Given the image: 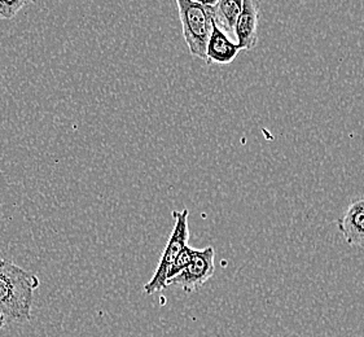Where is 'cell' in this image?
Returning <instances> with one entry per match:
<instances>
[{
	"mask_svg": "<svg viewBox=\"0 0 364 337\" xmlns=\"http://www.w3.org/2000/svg\"><path fill=\"white\" fill-rule=\"evenodd\" d=\"M258 4L253 0H244L240 16L235 25V37L241 51H252L258 42Z\"/></svg>",
	"mask_w": 364,
	"mask_h": 337,
	"instance_id": "cell-5",
	"label": "cell"
},
{
	"mask_svg": "<svg viewBox=\"0 0 364 337\" xmlns=\"http://www.w3.org/2000/svg\"><path fill=\"white\" fill-rule=\"evenodd\" d=\"M30 1L25 0H12V1H4L0 0V20H11L14 18L18 11L26 7Z\"/></svg>",
	"mask_w": 364,
	"mask_h": 337,
	"instance_id": "cell-10",
	"label": "cell"
},
{
	"mask_svg": "<svg viewBox=\"0 0 364 337\" xmlns=\"http://www.w3.org/2000/svg\"><path fill=\"white\" fill-rule=\"evenodd\" d=\"M188 215H190L188 209H183L181 212L179 210L173 212V217L175 220L173 232L168 237L166 248L161 256L160 262H159L154 277L144 286V292L148 296L161 292L168 287V272L174 264L176 257L179 256V253L184 250V247L188 245V239H190Z\"/></svg>",
	"mask_w": 364,
	"mask_h": 337,
	"instance_id": "cell-3",
	"label": "cell"
},
{
	"mask_svg": "<svg viewBox=\"0 0 364 337\" xmlns=\"http://www.w3.org/2000/svg\"><path fill=\"white\" fill-rule=\"evenodd\" d=\"M6 324H7V323H6V321H4V316L0 314V330H1V328H3Z\"/></svg>",
	"mask_w": 364,
	"mask_h": 337,
	"instance_id": "cell-11",
	"label": "cell"
},
{
	"mask_svg": "<svg viewBox=\"0 0 364 337\" xmlns=\"http://www.w3.org/2000/svg\"><path fill=\"white\" fill-rule=\"evenodd\" d=\"M215 250L208 247L203 250H195L190 264L179 275L168 280V286L182 287L186 292H195L204 286L215 272Z\"/></svg>",
	"mask_w": 364,
	"mask_h": 337,
	"instance_id": "cell-4",
	"label": "cell"
},
{
	"mask_svg": "<svg viewBox=\"0 0 364 337\" xmlns=\"http://www.w3.org/2000/svg\"><path fill=\"white\" fill-rule=\"evenodd\" d=\"M241 51L237 43L231 41L226 33H223L213 21V29H211L210 38L206 47V58L208 64L217 63L220 65L231 64L233 60Z\"/></svg>",
	"mask_w": 364,
	"mask_h": 337,
	"instance_id": "cell-7",
	"label": "cell"
},
{
	"mask_svg": "<svg viewBox=\"0 0 364 337\" xmlns=\"http://www.w3.org/2000/svg\"><path fill=\"white\" fill-rule=\"evenodd\" d=\"M193 253H195V250L191 248L190 245L184 247V250L179 253V256L176 257L174 264H173L170 272H168V282L175 278L176 275H179V274L190 264L191 260H192V257H193Z\"/></svg>",
	"mask_w": 364,
	"mask_h": 337,
	"instance_id": "cell-9",
	"label": "cell"
},
{
	"mask_svg": "<svg viewBox=\"0 0 364 337\" xmlns=\"http://www.w3.org/2000/svg\"><path fill=\"white\" fill-rule=\"evenodd\" d=\"M0 261H1V258H0Z\"/></svg>",
	"mask_w": 364,
	"mask_h": 337,
	"instance_id": "cell-12",
	"label": "cell"
},
{
	"mask_svg": "<svg viewBox=\"0 0 364 337\" xmlns=\"http://www.w3.org/2000/svg\"><path fill=\"white\" fill-rule=\"evenodd\" d=\"M337 226L349 245L364 247V198L350 204L337 220Z\"/></svg>",
	"mask_w": 364,
	"mask_h": 337,
	"instance_id": "cell-6",
	"label": "cell"
},
{
	"mask_svg": "<svg viewBox=\"0 0 364 337\" xmlns=\"http://www.w3.org/2000/svg\"><path fill=\"white\" fill-rule=\"evenodd\" d=\"M176 6L182 22L184 41L191 53L198 59L204 60L208 64L206 47L213 29V16L209 1L178 0Z\"/></svg>",
	"mask_w": 364,
	"mask_h": 337,
	"instance_id": "cell-2",
	"label": "cell"
},
{
	"mask_svg": "<svg viewBox=\"0 0 364 337\" xmlns=\"http://www.w3.org/2000/svg\"><path fill=\"white\" fill-rule=\"evenodd\" d=\"M213 21L223 33L235 36V25L242 9V0L209 1Z\"/></svg>",
	"mask_w": 364,
	"mask_h": 337,
	"instance_id": "cell-8",
	"label": "cell"
},
{
	"mask_svg": "<svg viewBox=\"0 0 364 337\" xmlns=\"http://www.w3.org/2000/svg\"><path fill=\"white\" fill-rule=\"evenodd\" d=\"M38 287L39 279L34 272L6 260L0 261V314L7 324L31 321L34 291Z\"/></svg>",
	"mask_w": 364,
	"mask_h": 337,
	"instance_id": "cell-1",
	"label": "cell"
}]
</instances>
